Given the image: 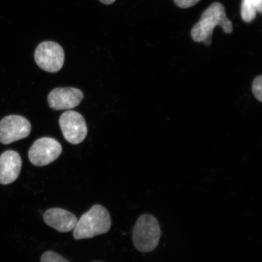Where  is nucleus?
Segmentation results:
<instances>
[{
	"instance_id": "obj_6",
	"label": "nucleus",
	"mask_w": 262,
	"mask_h": 262,
	"mask_svg": "<svg viewBox=\"0 0 262 262\" xmlns=\"http://www.w3.org/2000/svg\"><path fill=\"white\" fill-rule=\"evenodd\" d=\"M31 130V124L26 118L17 115L6 116L0 122V142L9 145L24 139Z\"/></svg>"
},
{
	"instance_id": "obj_7",
	"label": "nucleus",
	"mask_w": 262,
	"mask_h": 262,
	"mask_svg": "<svg viewBox=\"0 0 262 262\" xmlns=\"http://www.w3.org/2000/svg\"><path fill=\"white\" fill-rule=\"evenodd\" d=\"M59 124L64 139L69 143L78 145L86 139L88 127L84 117L76 111H68L61 115Z\"/></svg>"
},
{
	"instance_id": "obj_15",
	"label": "nucleus",
	"mask_w": 262,
	"mask_h": 262,
	"mask_svg": "<svg viewBox=\"0 0 262 262\" xmlns=\"http://www.w3.org/2000/svg\"><path fill=\"white\" fill-rule=\"evenodd\" d=\"M99 1L106 5L113 4L116 0H99Z\"/></svg>"
},
{
	"instance_id": "obj_9",
	"label": "nucleus",
	"mask_w": 262,
	"mask_h": 262,
	"mask_svg": "<svg viewBox=\"0 0 262 262\" xmlns=\"http://www.w3.org/2000/svg\"><path fill=\"white\" fill-rule=\"evenodd\" d=\"M20 156L14 150H6L0 156V184L9 185L15 181L20 173Z\"/></svg>"
},
{
	"instance_id": "obj_10",
	"label": "nucleus",
	"mask_w": 262,
	"mask_h": 262,
	"mask_svg": "<svg viewBox=\"0 0 262 262\" xmlns=\"http://www.w3.org/2000/svg\"><path fill=\"white\" fill-rule=\"evenodd\" d=\"M44 221L60 232L73 230L78 219L73 213L61 208H51L45 212Z\"/></svg>"
},
{
	"instance_id": "obj_8",
	"label": "nucleus",
	"mask_w": 262,
	"mask_h": 262,
	"mask_svg": "<svg viewBox=\"0 0 262 262\" xmlns=\"http://www.w3.org/2000/svg\"><path fill=\"white\" fill-rule=\"evenodd\" d=\"M83 98L81 91L74 88H58L49 94V106L54 110H71L79 105Z\"/></svg>"
},
{
	"instance_id": "obj_1",
	"label": "nucleus",
	"mask_w": 262,
	"mask_h": 262,
	"mask_svg": "<svg viewBox=\"0 0 262 262\" xmlns=\"http://www.w3.org/2000/svg\"><path fill=\"white\" fill-rule=\"evenodd\" d=\"M221 26L226 34L232 32V22L227 17L224 6L221 3H212L203 13L201 20L196 24L191 30L192 40L195 42H204L210 45L213 31L216 26Z\"/></svg>"
},
{
	"instance_id": "obj_12",
	"label": "nucleus",
	"mask_w": 262,
	"mask_h": 262,
	"mask_svg": "<svg viewBox=\"0 0 262 262\" xmlns=\"http://www.w3.org/2000/svg\"><path fill=\"white\" fill-rule=\"evenodd\" d=\"M41 262H70L53 251H47L42 254Z\"/></svg>"
},
{
	"instance_id": "obj_2",
	"label": "nucleus",
	"mask_w": 262,
	"mask_h": 262,
	"mask_svg": "<svg viewBox=\"0 0 262 262\" xmlns=\"http://www.w3.org/2000/svg\"><path fill=\"white\" fill-rule=\"evenodd\" d=\"M111 227V218L107 209L100 205L93 206L81 216L74 229L75 240L91 238L107 233Z\"/></svg>"
},
{
	"instance_id": "obj_5",
	"label": "nucleus",
	"mask_w": 262,
	"mask_h": 262,
	"mask_svg": "<svg viewBox=\"0 0 262 262\" xmlns=\"http://www.w3.org/2000/svg\"><path fill=\"white\" fill-rule=\"evenodd\" d=\"M61 152L62 147L57 140L50 137H42L33 143L28 156L33 165L44 166L54 162Z\"/></svg>"
},
{
	"instance_id": "obj_4",
	"label": "nucleus",
	"mask_w": 262,
	"mask_h": 262,
	"mask_svg": "<svg viewBox=\"0 0 262 262\" xmlns=\"http://www.w3.org/2000/svg\"><path fill=\"white\" fill-rule=\"evenodd\" d=\"M35 60L39 67L49 73H57L63 67L64 52L57 42H42L36 49Z\"/></svg>"
},
{
	"instance_id": "obj_14",
	"label": "nucleus",
	"mask_w": 262,
	"mask_h": 262,
	"mask_svg": "<svg viewBox=\"0 0 262 262\" xmlns=\"http://www.w3.org/2000/svg\"><path fill=\"white\" fill-rule=\"evenodd\" d=\"M201 0H174L175 4L180 8H189L192 7Z\"/></svg>"
},
{
	"instance_id": "obj_13",
	"label": "nucleus",
	"mask_w": 262,
	"mask_h": 262,
	"mask_svg": "<svg viewBox=\"0 0 262 262\" xmlns=\"http://www.w3.org/2000/svg\"><path fill=\"white\" fill-rule=\"evenodd\" d=\"M252 91L254 96L260 101H262V77L261 75L255 78L253 81Z\"/></svg>"
},
{
	"instance_id": "obj_3",
	"label": "nucleus",
	"mask_w": 262,
	"mask_h": 262,
	"mask_svg": "<svg viewBox=\"0 0 262 262\" xmlns=\"http://www.w3.org/2000/svg\"><path fill=\"white\" fill-rule=\"evenodd\" d=\"M161 234L159 223L155 216L149 214L140 215L133 232L134 247L142 253H150L158 246Z\"/></svg>"
},
{
	"instance_id": "obj_11",
	"label": "nucleus",
	"mask_w": 262,
	"mask_h": 262,
	"mask_svg": "<svg viewBox=\"0 0 262 262\" xmlns=\"http://www.w3.org/2000/svg\"><path fill=\"white\" fill-rule=\"evenodd\" d=\"M262 0H242L241 17L246 23H251L256 17L257 13L261 14Z\"/></svg>"
}]
</instances>
